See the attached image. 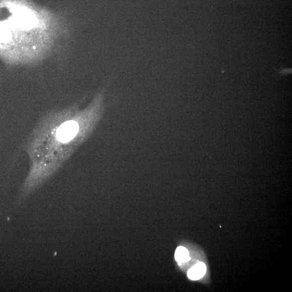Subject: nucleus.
<instances>
[{
  "mask_svg": "<svg viewBox=\"0 0 292 292\" xmlns=\"http://www.w3.org/2000/svg\"><path fill=\"white\" fill-rule=\"evenodd\" d=\"M96 106L82 113L75 108L54 111L41 118L25 145L30 168L21 199L24 201L68 159L94 119Z\"/></svg>",
  "mask_w": 292,
  "mask_h": 292,
  "instance_id": "1",
  "label": "nucleus"
},
{
  "mask_svg": "<svg viewBox=\"0 0 292 292\" xmlns=\"http://www.w3.org/2000/svg\"><path fill=\"white\" fill-rule=\"evenodd\" d=\"M62 28L54 14L31 0H0V60L11 66L42 61Z\"/></svg>",
  "mask_w": 292,
  "mask_h": 292,
  "instance_id": "2",
  "label": "nucleus"
},
{
  "mask_svg": "<svg viewBox=\"0 0 292 292\" xmlns=\"http://www.w3.org/2000/svg\"><path fill=\"white\" fill-rule=\"evenodd\" d=\"M206 267L203 262H199L194 267L190 268L188 272L189 279L193 280H199L205 275Z\"/></svg>",
  "mask_w": 292,
  "mask_h": 292,
  "instance_id": "3",
  "label": "nucleus"
},
{
  "mask_svg": "<svg viewBox=\"0 0 292 292\" xmlns=\"http://www.w3.org/2000/svg\"><path fill=\"white\" fill-rule=\"evenodd\" d=\"M175 258L180 265L182 263L186 262L190 259L189 252L184 247H177L175 253Z\"/></svg>",
  "mask_w": 292,
  "mask_h": 292,
  "instance_id": "4",
  "label": "nucleus"
}]
</instances>
